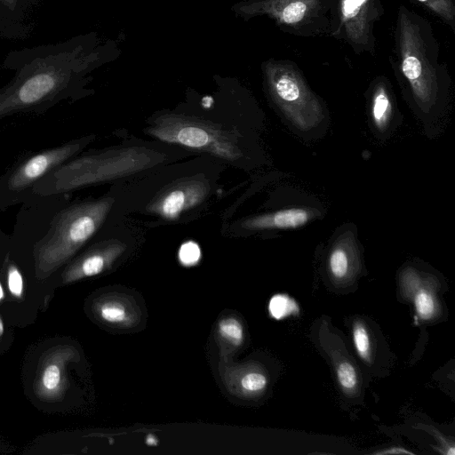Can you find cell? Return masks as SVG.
I'll list each match as a JSON object with an SVG mask.
<instances>
[{
  "label": "cell",
  "mask_w": 455,
  "mask_h": 455,
  "mask_svg": "<svg viewBox=\"0 0 455 455\" xmlns=\"http://www.w3.org/2000/svg\"><path fill=\"white\" fill-rule=\"evenodd\" d=\"M92 57L78 38L9 52L1 68L14 75L0 88V121L17 113L42 114L77 99Z\"/></svg>",
  "instance_id": "6da1fadb"
},
{
  "label": "cell",
  "mask_w": 455,
  "mask_h": 455,
  "mask_svg": "<svg viewBox=\"0 0 455 455\" xmlns=\"http://www.w3.org/2000/svg\"><path fill=\"white\" fill-rule=\"evenodd\" d=\"M159 152L127 147L80 155L52 170L33 188L37 195L68 194L95 184L135 174L164 161Z\"/></svg>",
  "instance_id": "7a4b0ae2"
},
{
  "label": "cell",
  "mask_w": 455,
  "mask_h": 455,
  "mask_svg": "<svg viewBox=\"0 0 455 455\" xmlns=\"http://www.w3.org/2000/svg\"><path fill=\"white\" fill-rule=\"evenodd\" d=\"M399 69L416 101L431 107L439 97L438 46L427 20L401 5L395 29Z\"/></svg>",
  "instance_id": "3957f363"
},
{
  "label": "cell",
  "mask_w": 455,
  "mask_h": 455,
  "mask_svg": "<svg viewBox=\"0 0 455 455\" xmlns=\"http://www.w3.org/2000/svg\"><path fill=\"white\" fill-rule=\"evenodd\" d=\"M110 196L68 202L55 215L32 257L41 272L52 271L69 259L99 231L113 204Z\"/></svg>",
  "instance_id": "277c9868"
},
{
  "label": "cell",
  "mask_w": 455,
  "mask_h": 455,
  "mask_svg": "<svg viewBox=\"0 0 455 455\" xmlns=\"http://www.w3.org/2000/svg\"><path fill=\"white\" fill-rule=\"evenodd\" d=\"M150 136L169 144L210 154L227 161L242 157L238 133L208 120L182 114H165L146 129Z\"/></svg>",
  "instance_id": "5b68a950"
},
{
  "label": "cell",
  "mask_w": 455,
  "mask_h": 455,
  "mask_svg": "<svg viewBox=\"0 0 455 455\" xmlns=\"http://www.w3.org/2000/svg\"><path fill=\"white\" fill-rule=\"evenodd\" d=\"M94 140L93 135L68 140L20 160L0 175V212L21 204L33 188L54 168L80 154Z\"/></svg>",
  "instance_id": "8992f818"
},
{
  "label": "cell",
  "mask_w": 455,
  "mask_h": 455,
  "mask_svg": "<svg viewBox=\"0 0 455 455\" xmlns=\"http://www.w3.org/2000/svg\"><path fill=\"white\" fill-rule=\"evenodd\" d=\"M264 67L268 92L276 105L301 129L311 127L322 108L296 66L270 60Z\"/></svg>",
  "instance_id": "52a82bcc"
},
{
  "label": "cell",
  "mask_w": 455,
  "mask_h": 455,
  "mask_svg": "<svg viewBox=\"0 0 455 455\" xmlns=\"http://www.w3.org/2000/svg\"><path fill=\"white\" fill-rule=\"evenodd\" d=\"M332 0H255L239 6L247 16L267 15L288 32L329 34Z\"/></svg>",
  "instance_id": "ba28073f"
},
{
  "label": "cell",
  "mask_w": 455,
  "mask_h": 455,
  "mask_svg": "<svg viewBox=\"0 0 455 455\" xmlns=\"http://www.w3.org/2000/svg\"><path fill=\"white\" fill-rule=\"evenodd\" d=\"M383 1L332 0L328 35L347 43L355 53L374 55V27L384 13Z\"/></svg>",
  "instance_id": "9c48e42d"
},
{
  "label": "cell",
  "mask_w": 455,
  "mask_h": 455,
  "mask_svg": "<svg viewBox=\"0 0 455 455\" xmlns=\"http://www.w3.org/2000/svg\"><path fill=\"white\" fill-rule=\"evenodd\" d=\"M211 190L208 180L190 177L171 184L148 204L147 212L167 220H177L183 212L203 203Z\"/></svg>",
  "instance_id": "30bf717a"
},
{
  "label": "cell",
  "mask_w": 455,
  "mask_h": 455,
  "mask_svg": "<svg viewBox=\"0 0 455 455\" xmlns=\"http://www.w3.org/2000/svg\"><path fill=\"white\" fill-rule=\"evenodd\" d=\"M43 0H0V36L10 40L28 38L36 26Z\"/></svg>",
  "instance_id": "8fae6325"
},
{
  "label": "cell",
  "mask_w": 455,
  "mask_h": 455,
  "mask_svg": "<svg viewBox=\"0 0 455 455\" xmlns=\"http://www.w3.org/2000/svg\"><path fill=\"white\" fill-rule=\"evenodd\" d=\"M125 248V244L116 239L97 243L72 264L68 278L76 280L100 274L123 254Z\"/></svg>",
  "instance_id": "7c38bea8"
},
{
  "label": "cell",
  "mask_w": 455,
  "mask_h": 455,
  "mask_svg": "<svg viewBox=\"0 0 455 455\" xmlns=\"http://www.w3.org/2000/svg\"><path fill=\"white\" fill-rule=\"evenodd\" d=\"M313 218V212L306 208H289L245 219L240 226L250 231L289 229L299 228Z\"/></svg>",
  "instance_id": "4fadbf2b"
},
{
  "label": "cell",
  "mask_w": 455,
  "mask_h": 455,
  "mask_svg": "<svg viewBox=\"0 0 455 455\" xmlns=\"http://www.w3.org/2000/svg\"><path fill=\"white\" fill-rule=\"evenodd\" d=\"M99 314L103 321L116 326H130L134 321V312L124 299L111 298L99 307Z\"/></svg>",
  "instance_id": "5bb4252c"
},
{
  "label": "cell",
  "mask_w": 455,
  "mask_h": 455,
  "mask_svg": "<svg viewBox=\"0 0 455 455\" xmlns=\"http://www.w3.org/2000/svg\"><path fill=\"white\" fill-rule=\"evenodd\" d=\"M393 111L391 96L384 83L375 85L371 104V116L375 126L384 130L388 124Z\"/></svg>",
  "instance_id": "9a60e30c"
},
{
  "label": "cell",
  "mask_w": 455,
  "mask_h": 455,
  "mask_svg": "<svg viewBox=\"0 0 455 455\" xmlns=\"http://www.w3.org/2000/svg\"><path fill=\"white\" fill-rule=\"evenodd\" d=\"M220 335L228 343L239 347L243 340V328L239 320L235 317H226L219 323Z\"/></svg>",
  "instance_id": "2e32d148"
},
{
  "label": "cell",
  "mask_w": 455,
  "mask_h": 455,
  "mask_svg": "<svg viewBox=\"0 0 455 455\" xmlns=\"http://www.w3.org/2000/svg\"><path fill=\"white\" fill-rule=\"evenodd\" d=\"M437 15L452 28L455 22V4L453 0H417Z\"/></svg>",
  "instance_id": "e0dca14e"
},
{
  "label": "cell",
  "mask_w": 455,
  "mask_h": 455,
  "mask_svg": "<svg viewBox=\"0 0 455 455\" xmlns=\"http://www.w3.org/2000/svg\"><path fill=\"white\" fill-rule=\"evenodd\" d=\"M268 310L272 317L280 320L298 311L296 303L286 295L276 294L273 296L268 304Z\"/></svg>",
  "instance_id": "ac0fdd59"
},
{
  "label": "cell",
  "mask_w": 455,
  "mask_h": 455,
  "mask_svg": "<svg viewBox=\"0 0 455 455\" xmlns=\"http://www.w3.org/2000/svg\"><path fill=\"white\" fill-rule=\"evenodd\" d=\"M348 257L347 251L341 248H335L329 258V267L331 274L337 278H343L348 271Z\"/></svg>",
  "instance_id": "d6986e66"
},
{
  "label": "cell",
  "mask_w": 455,
  "mask_h": 455,
  "mask_svg": "<svg viewBox=\"0 0 455 455\" xmlns=\"http://www.w3.org/2000/svg\"><path fill=\"white\" fill-rule=\"evenodd\" d=\"M239 384L245 393H259L266 387L267 378L260 372L250 371L241 378Z\"/></svg>",
  "instance_id": "ffe728a7"
},
{
  "label": "cell",
  "mask_w": 455,
  "mask_h": 455,
  "mask_svg": "<svg viewBox=\"0 0 455 455\" xmlns=\"http://www.w3.org/2000/svg\"><path fill=\"white\" fill-rule=\"evenodd\" d=\"M339 385L344 390H353L357 384L356 372L353 365L347 362L339 363L337 369Z\"/></svg>",
  "instance_id": "44dd1931"
},
{
  "label": "cell",
  "mask_w": 455,
  "mask_h": 455,
  "mask_svg": "<svg viewBox=\"0 0 455 455\" xmlns=\"http://www.w3.org/2000/svg\"><path fill=\"white\" fill-rule=\"evenodd\" d=\"M415 307L418 315L422 319H429L435 311L434 299L426 291H420L414 299Z\"/></svg>",
  "instance_id": "7402d4cb"
},
{
  "label": "cell",
  "mask_w": 455,
  "mask_h": 455,
  "mask_svg": "<svg viewBox=\"0 0 455 455\" xmlns=\"http://www.w3.org/2000/svg\"><path fill=\"white\" fill-rule=\"evenodd\" d=\"M353 338L357 353L363 360L369 359L370 339L365 328L361 324L354 327Z\"/></svg>",
  "instance_id": "603a6c76"
},
{
  "label": "cell",
  "mask_w": 455,
  "mask_h": 455,
  "mask_svg": "<svg viewBox=\"0 0 455 455\" xmlns=\"http://www.w3.org/2000/svg\"><path fill=\"white\" fill-rule=\"evenodd\" d=\"M201 257L200 249L194 243H184L179 252V259L185 266H193L196 264Z\"/></svg>",
  "instance_id": "cb8c5ba5"
},
{
  "label": "cell",
  "mask_w": 455,
  "mask_h": 455,
  "mask_svg": "<svg viewBox=\"0 0 455 455\" xmlns=\"http://www.w3.org/2000/svg\"><path fill=\"white\" fill-rule=\"evenodd\" d=\"M8 286L10 291L20 297L23 290V279L20 271L14 265H11L8 269Z\"/></svg>",
  "instance_id": "d4e9b609"
},
{
  "label": "cell",
  "mask_w": 455,
  "mask_h": 455,
  "mask_svg": "<svg viewBox=\"0 0 455 455\" xmlns=\"http://www.w3.org/2000/svg\"><path fill=\"white\" fill-rule=\"evenodd\" d=\"M60 379V369L57 365H49L43 375V383L45 387L52 389L56 387Z\"/></svg>",
  "instance_id": "484cf974"
},
{
  "label": "cell",
  "mask_w": 455,
  "mask_h": 455,
  "mask_svg": "<svg viewBox=\"0 0 455 455\" xmlns=\"http://www.w3.org/2000/svg\"><path fill=\"white\" fill-rule=\"evenodd\" d=\"M379 454H393V453H407V454H411V451H406L403 448H393V449H389V450H387V451H379L378 452Z\"/></svg>",
  "instance_id": "4316f807"
},
{
  "label": "cell",
  "mask_w": 455,
  "mask_h": 455,
  "mask_svg": "<svg viewBox=\"0 0 455 455\" xmlns=\"http://www.w3.org/2000/svg\"><path fill=\"white\" fill-rule=\"evenodd\" d=\"M3 243H9V235L4 233L0 226V245Z\"/></svg>",
  "instance_id": "83f0119b"
},
{
  "label": "cell",
  "mask_w": 455,
  "mask_h": 455,
  "mask_svg": "<svg viewBox=\"0 0 455 455\" xmlns=\"http://www.w3.org/2000/svg\"><path fill=\"white\" fill-rule=\"evenodd\" d=\"M146 443L151 446L157 444V439L153 435H148L146 438Z\"/></svg>",
  "instance_id": "f1b7e54d"
},
{
  "label": "cell",
  "mask_w": 455,
  "mask_h": 455,
  "mask_svg": "<svg viewBox=\"0 0 455 455\" xmlns=\"http://www.w3.org/2000/svg\"><path fill=\"white\" fill-rule=\"evenodd\" d=\"M3 331H4V325H3V323H2V320L0 318V336L2 335L3 333Z\"/></svg>",
  "instance_id": "f546056e"
},
{
  "label": "cell",
  "mask_w": 455,
  "mask_h": 455,
  "mask_svg": "<svg viewBox=\"0 0 455 455\" xmlns=\"http://www.w3.org/2000/svg\"><path fill=\"white\" fill-rule=\"evenodd\" d=\"M3 297H4V291H3L2 285L0 283V300L3 299Z\"/></svg>",
  "instance_id": "4dcf8cb0"
}]
</instances>
